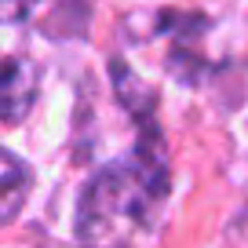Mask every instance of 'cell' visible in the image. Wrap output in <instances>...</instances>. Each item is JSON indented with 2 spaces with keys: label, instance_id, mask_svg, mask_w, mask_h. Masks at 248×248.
Masks as SVG:
<instances>
[{
  "label": "cell",
  "instance_id": "1",
  "mask_svg": "<svg viewBox=\"0 0 248 248\" xmlns=\"http://www.w3.org/2000/svg\"><path fill=\"white\" fill-rule=\"evenodd\" d=\"M171 194V171L157 132L142 135L128 157L95 171L77 204V237L84 248H132L154 230Z\"/></svg>",
  "mask_w": 248,
  "mask_h": 248
},
{
  "label": "cell",
  "instance_id": "2",
  "mask_svg": "<svg viewBox=\"0 0 248 248\" xmlns=\"http://www.w3.org/2000/svg\"><path fill=\"white\" fill-rule=\"evenodd\" d=\"M37 66L30 59L8 55L4 62V121L8 124H18L30 113L33 99H37Z\"/></svg>",
  "mask_w": 248,
  "mask_h": 248
},
{
  "label": "cell",
  "instance_id": "3",
  "mask_svg": "<svg viewBox=\"0 0 248 248\" xmlns=\"http://www.w3.org/2000/svg\"><path fill=\"white\" fill-rule=\"evenodd\" d=\"M30 186H33V171L11 150H4V171H0V219L4 223H15Z\"/></svg>",
  "mask_w": 248,
  "mask_h": 248
},
{
  "label": "cell",
  "instance_id": "4",
  "mask_svg": "<svg viewBox=\"0 0 248 248\" xmlns=\"http://www.w3.org/2000/svg\"><path fill=\"white\" fill-rule=\"evenodd\" d=\"M70 8H80V0H0V15L8 26L18 22H47Z\"/></svg>",
  "mask_w": 248,
  "mask_h": 248
},
{
  "label": "cell",
  "instance_id": "5",
  "mask_svg": "<svg viewBox=\"0 0 248 248\" xmlns=\"http://www.w3.org/2000/svg\"><path fill=\"white\" fill-rule=\"evenodd\" d=\"M230 248H248V204L233 216V223H230Z\"/></svg>",
  "mask_w": 248,
  "mask_h": 248
}]
</instances>
